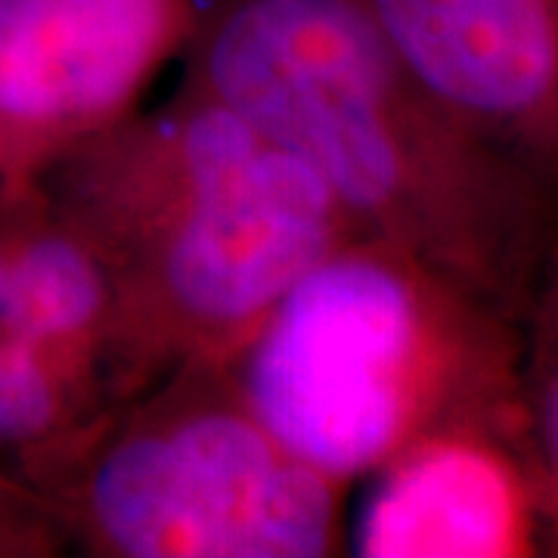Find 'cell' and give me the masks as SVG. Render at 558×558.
Here are the masks:
<instances>
[{"mask_svg": "<svg viewBox=\"0 0 558 558\" xmlns=\"http://www.w3.org/2000/svg\"><path fill=\"white\" fill-rule=\"evenodd\" d=\"M205 97L307 161L351 223L524 319L558 208L403 75L363 0H190Z\"/></svg>", "mask_w": 558, "mask_h": 558, "instance_id": "obj_1", "label": "cell"}, {"mask_svg": "<svg viewBox=\"0 0 558 558\" xmlns=\"http://www.w3.org/2000/svg\"><path fill=\"white\" fill-rule=\"evenodd\" d=\"M512 323L428 260L341 242L242 339L240 403L332 481L376 472L447 428L524 444Z\"/></svg>", "mask_w": 558, "mask_h": 558, "instance_id": "obj_2", "label": "cell"}, {"mask_svg": "<svg viewBox=\"0 0 558 558\" xmlns=\"http://www.w3.org/2000/svg\"><path fill=\"white\" fill-rule=\"evenodd\" d=\"M159 168L146 270L174 323L205 339H245L351 223L307 161L205 94L171 121Z\"/></svg>", "mask_w": 558, "mask_h": 558, "instance_id": "obj_3", "label": "cell"}, {"mask_svg": "<svg viewBox=\"0 0 558 558\" xmlns=\"http://www.w3.org/2000/svg\"><path fill=\"white\" fill-rule=\"evenodd\" d=\"M84 521L131 558H314L336 543V481L292 457L240 400L140 422L84 481Z\"/></svg>", "mask_w": 558, "mask_h": 558, "instance_id": "obj_4", "label": "cell"}, {"mask_svg": "<svg viewBox=\"0 0 558 558\" xmlns=\"http://www.w3.org/2000/svg\"><path fill=\"white\" fill-rule=\"evenodd\" d=\"M403 75L558 208V0H363Z\"/></svg>", "mask_w": 558, "mask_h": 558, "instance_id": "obj_5", "label": "cell"}, {"mask_svg": "<svg viewBox=\"0 0 558 558\" xmlns=\"http://www.w3.org/2000/svg\"><path fill=\"white\" fill-rule=\"evenodd\" d=\"M190 38V0H0V131L57 143L102 128Z\"/></svg>", "mask_w": 558, "mask_h": 558, "instance_id": "obj_6", "label": "cell"}, {"mask_svg": "<svg viewBox=\"0 0 558 558\" xmlns=\"http://www.w3.org/2000/svg\"><path fill=\"white\" fill-rule=\"evenodd\" d=\"M360 509L366 558H519L537 553L546 515L519 440L494 428H447L379 469Z\"/></svg>", "mask_w": 558, "mask_h": 558, "instance_id": "obj_7", "label": "cell"}, {"mask_svg": "<svg viewBox=\"0 0 558 558\" xmlns=\"http://www.w3.org/2000/svg\"><path fill=\"white\" fill-rule=\"evenodd\" d=\"M116 277L81 236L44 230L3 252L0 323L40 351H75L106 329Z\"/></svg>", "mask_w": 558, "mask_h": 558, "instance_id": "obj_8", "label": "cell"}, {"mask_svg": "<svg viewBox=\"0 0 558 558\" xmlns=\"http://www.w3.org/2000/svg\"><path fill=\"white\" fill-rule=\"evenodd\" d=\"M531 357L521 366V432L546 519L558 521V245L527 307Z\"/></svg>", "mask_w": 558, "mask_h": 558, "instance_id": "obj_9", "label": "cell"}, {"mask_svg": "<svg viewBox=\"0 0 558 558\" xmlns=\"http://www.w3.org/2000/svg\"><path fill=\"white\" fill-rule=\"evenodd\" d=\"M65 413L57 357L0 323V447L50 435Z\"/></svg>", "mask_w": 558, "mask_h": 558, "instance_id": "obj_10", "label": "cell"}, {"mask_svg": "<svg viewBox=\"0 0 558 558\" xmlns=\"http://www.w3.org/2000/svg\"><path fill=\"white\" fill-rule=\"evenodd\" d=\"M22 521L25 515L16 509V502L3 497L0 490V553L3 546H28V534L22 531Z\"/></svg>", "mask_w": 558, "mask_h": 558, "instance_id": "obj_11", "label": "cell"}, {"mask_svg": "<svg viewBox=\"0 0 558 558\" xmlns=\"http://www.w3.org/2000/svg\"><path fill=\"white\" fill-rule=\"evenodd\" d=\"M0 274H3V248H0Z\"/></svg>", "mask_w": 558, "mask_h": 558, "instance_id": "obj_12", "label": "cell"}]
</instances>
